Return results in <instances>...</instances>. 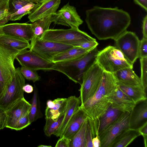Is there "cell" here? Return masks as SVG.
I'll return each instance as SVG.
<instances>
[{
	"label": "cell",
	"mask_w": 147,
	"mask_h": 147,
	"mask_svg": "<svg viewBox=\"0 0 147 147\" xmlns=\"http://www.w3.org/2000/svg\"><path fill=\"white\" fill-rule=\"evenodd\" d=\"M21 66L36 71L53 70L55 63L44 59L30 50L22 51L16 55V59Z\"/></svg>",
	"instance_id": "cell-12"
},
{
	"label": "cell",
	"mask_w": 147,
	"mask_h": 147,
	"mask_svg": "<svg viewBox=\"0 0 147 147\" xmlns=\"http://www.w3.org/2000/svg\"><path fill=\"white\" fill-rule=\"evenodd\" d=\"M124 112L113 108L110 105L105 112L97 119L98 134L117 119Z\"/></svg>",
	"instance_id": "cell-22"
},
{
	"label": "cell",
	"mask_w": 147,
	"mask_h": 147,
	"mask_svg": "<svg viewBox=\"0 0 147 147\" xmlns=\"http://www.w3.org/2000/svg\"><path fill=\"white\" fill-rule=\"evenodd\" d=\"M107 98L113 108L123 112H131L136 104L120 90L117 84L114 90L108 96Z\"/></svg>",
	"instance_id": "cell-15"
},
{
	"label": "cell",
	"mask_w": 147,
	"mask_h": 147,
	"mask_svg": "<svg viewBox=\"0 0 147 147\" xmlns=\"http://www.w3.org/2000/svg\"><path fill=\"white\" fill-rule=\"evenodd\" d=\"M71 140L62 136L57 141L55 147H70Z\"/></svg>",
	"instance_id": "cell-40"
},
{
	"label": "cell",
	"mask_w": 147,
	"mask_h": 147,
	"mask_svg": "<svg viewBox=\"0 0 147 147\" xmlns=\"http://www.w3.org/2000/svg\"><path fill=\"white\" fill-rule=\"evenodd\" d=\"M93 147H100V141L98 136H97L93 138L92 140Z\"/></svg>",
	"instance_id": "cell-46"
},
{
	"label": "cell",
	"mask_w": 147,
	"mask_h": 147,
	"mask_svg": "<svg viewBox=\"0 0 147 147\" xmlns=\"http://www.w3.org/2000/svg\"><path fill=\"white\" fill-rule=\"evenodd\" d=\"M115 45L132 64L139 58L140 41L134 32L126 31L114 40Z\"/></svg>",
	"instance_id": "cell-10"
},
{
	"label": "cell",
	"mask_w": 147,
	"mask_h": 147,
	"mask_svg": "<svg viewBox=\"0 0 147 147\" xmlns=\"http://www.w3.org/2000/svg\"><path fill=\"white\" fill-rule=\"evenodd\" d=\"M147 123V99L136 103L130 112L129 129L138 130Z\"/></svg>",
	"instance_id": "cell-17"
},
{
	"label": "cell",
	"mask_w": 147,
	"mask_h": 147,
	"mask_svg": "<svg viewBox=\"0 0 147 147\" xmlns=\"http://www.w3.org/2000/svg\"><path fill=\"white\" fill-rule=\"evenodd\" d=\"M143 37L147 38V15L144 17L142 21Z\"/></svg>",
	"instance_id": "cell-44"
},
{
	"label": "cell",
	"mask_w": 147,
	"mask_h": 147,
	"mask_svg": "<svg viewBox=\"0 0 147 147\" xmlns=\"http://www.w3.org/2000/svg\"><path fill=\"white\" fill-rule=\"evenodd\" d=\"M31 106V104L24 97L5 111L7 116L6 127L13 129L19 119L29 112Z\"/></svg>",
	"instance_id": "cell-16"
},
{
	"label": "cell",
	"mask_w": 147,
	"mask_h": 147,
	"mask_svg": "<svg viewBox=\"0 0 147 147\" xmlns=\"http://www.w3.org/2000/svg\"><path fill=\"white\" fill-rule=\"evenodd\" d=\"M29 112L23 116L18 121L13 129L16 131L21 130L28 126L31 123L28 117Z\"/></svg>",
	"instance_id": "cell-37"
},
{
	"label": "cell",
	"mask_w": 147,
	"mask_h": 147,
	"mask_svg": "<svg viewBox=\"0 0 147 147\" xmlns=\"http://www.w3.org/2000/svg\"><path fill=\"white\" fill-rule=\"evenodd\" d=\"M64 115L56 119L45 118L46 123L44 131L46 136L50 137L54 135L60 126L63 118Z\"/></svg>",
	"instance_id": "cell-31"
},
{
	"label": "cell",
	"mask_w": 147,
	"mask_h": 147,
	"mask_svg": "<svg viewBox=\"0 0 147 147\" xmlns=\"http://www.w3.org/2000/svg\"><path fill=\"white\" fill-rule=\"evenodd\" d=\"M61 0H43L35 4L28 14V18L32 22L50 15H53L58 8Z\"/></svg>",
	"instance_id": "cell-14"
},
{
	"label": "cell",
	"mask_w": 147,
	"mask_h": 147,
	"mask_svg": "<svg viewBox=\"0 0 147 147\" xmlns=\"http://www.w3.org/2000/svg\"><path fill=\"white\" fill-rule=\"evenodd\" d=\"M20 71L24 78L28 80L35 82L39 81L40 78L36 70L21 66Z\"/></svg>",
	"instance_id": "cell-34"
},
{
	"label": "cell",
	"mask_w": 147,
	"mask_h": 147,
	"mask_svg": "<svg viewBox=\"0 0 147 147\" xmlns=\"http://www.w3.org/2000/svg\"><path fill=\"white\" fill-rule=\"evenodd\" d=\"M136 4L143 9L146 12L147 11V0H133Z\"/></svg>",
	"instance_id": "cell-45"
},
{
	"label": "cell",
	"mask_w": 147,
	"mask_h": 147,
	"mask_svg": "<svg viewBox=\"0 0 147 147\" xmlns=\"http://www.w3.org/2000/svg\"><path fill=\"white\" fill-rule=\"evenodd\" d=\"M16 68L15 73L3 92L0 95V108L6 111L16 102L24 98L23 87L25 79L20 71Z\"/></svg>",
	"instance_id": "cell-6"
},
{
	"label": "cell",
	"mask_w": 147,
	"mask_h": 147,
	"mask_svg": "<svg viewBox=\"0 0 147 147\" xmlns=\"http://www.w3.org/2000/svg\"><path fill=\"white\" fill-rule=\"evenodd\" d=\"M2 26H0V35L3 34L2 30Z\"/></svg>",
	"instance_id": "cell-52"
},
{
	"label": "cell",
	"mask_w": 147,
	"mask_h": 147,
	"mask_svg": "<svg viewBox=\"0 0 147 147\" xmlns=\"http://www.w3.org/2000/svg\"><path fill=\"white\" fill-rule=\"evenodd\" d=\"M103 72V69L95 61L84 72L80 90L81 105L95 94L102 79Z\"/></svg>",
	"instance_id": "cell-8"
},
{
	"label": "cell",
	"mask_w": 147,
	"mask_h": 147,
	"mask_svg": "<svg viewBox=\"0 0 147 147\" xmlns=\"http://www.w3.org/2000/svg\"><path fill=\"white\" fill-rule=\"evenodd\" d=\"M138 131L141 135L143 138L144 144L145 147H147V123H145L143 125L140 127Z\"/></svg>",
	"instance_id": "cell-42"
},
{
	"label": "cell",
	"mask_w": 147,
	"mask_h": 147,
	"mask_svg": "<svg viewBox=\"0 0 147 147\" xmlns=\"http://www.w3.org/2000/svg\"><path fill=\"white\" fill-rule=\"evenodd\" d=\"M2 92L0 87V95L2 94Z\"/></svg>",
	"instance_id": "cell-53"
},
{
	"label": "cell",
	"mask_w": 147,
	"mask_h": 147,
	"mask_svg": "<svg viewBox=\"0 0 147 147\" xmlns=\"http://www.w3.org/2000/svg\"><path fill=\"white\" fill-rule=\"evenodd\" d=\"M30 41L29 50L51 62L56 56L74 47L44 40L34 37Z\"/></svg>",
	"instance_id": "cell-9"
},
{
	"label": "cell",
	"mask_w": 147,
	"mask_h": 147,
	"mask_svg": "<svg viewBox=\"0 0 147 147\" xmlns=\"http://www.w3.org/2000/svg\"><path fill=\"white\" fill-rule=\"evenodd\" d=\"M98 51L96 47L77 59L67 61L55 63L53 70L62 73L76 83L81 85L83 73L96 61Z\"/></svg>",
	"instance_id": "cell-3"
},
{
	"label": "cell",
	"mask_w": 147,
	"mask_h": 147,
	"mask_svg": "<svg viewBox=\"0 0 147 147\" xmlns=\"http://www.w3.org/2000/svg\"><path fill=\"white\" fill-rule=\"evenodd\" d=\"M29 2L23 0H9V12L10 14L16 12Z\"/></svg>",
	"instance_id": "cell-36"
},
{
	"label": "cell",
	"mask_w": 147,
	"mask_h": 147,
	"mask_svg": "<svg viewBox=\"0 0 147 147\" xmlns=\"http://www.w3.org/2000/svg\"><path fill=\"white\" fill-rule=\"evenodd\" d=\"M23 90L24 92L28 93H30L33 91V87L29 84H25L23 87Z\"/></svg>",
	"instance_id": "cell-47"
},
{
	"label": "cell",
	"mask_w": 147,
	"mask_h": 147,
	"mask_svg": "<svg viewBox=\"0 0 147 147\" xmlns=\"http://www.w3.org/2000/svg\"><path fill=\"white\" fill-rule=\"evenodd\" d=\"M9 2L0 8V20L10 14L9 12Z\"/></svg>",
	"instance_id": "cell-43"
},
{
	"label": "cell",
	"mask_w": 147,
	"mask_h": 147,
	"mask_svg": "<svg viewBox=\"0 0 147 147\" xmlns=\"http://www.w3.org/2000/svg\"><path fill=\"white\" fill-rule=\"evenodd\" d=\"M117 84V81L112 74L104 71L102 79L96 91L92 97L80 105L79 109L93 120L99 118L111 105L107 97Z\"/></svg>",
	"instance_id": "cell-2"
},
{
	"label": "cell",
	"mask_w": 147,
	"mask_h": 147,
	"mask_svg": "<svg viewBox=\"0 0 147 147\" xmlns=\"http://www.w3.org/2000/svg\"><path fill=\"white\" fill-rule=\"evenodd\" d=\"M96 62L104 71L113 74L123 68H133V64L115 46H109L98 51Z\"/></svg>",
	"instance_id": "cell-4"
},
{
	"label": "cell",
	"mask_w": 147,
	"mask_h": 147,
	"mask_svg": "<svg viewBox=\"0 0 147 147\" xmlns=\"http://www.w3.org/2000/svg\"><path fill=\"white\" fill-rule=\"evenodd\" d=\"M90 51L78 47H74L56 56L52 62L55 63L73 60L82 57Z\"/></svg>",
	"instance_id": "cell-23"
},
{
	"label": "cell",
	"mask_w": 147,
	"mask_h": 147,
	"mask_svg": "<svg viewBox=\"0 0 147 147\" xmlns=\"http://www.w3.org/2000/svg\"><path fill=\"white\" fill-rule=\"evenodd\" d=\"M86 22L91 33L98 40H115L126 31L131 18L127 11L118 7L97 6L86 11Z\"/></svg>",
	"instance_id": "cell-1"
},
{
	"label": "cell",
	"mask_w": 147,
	"mask_h": 147,
	"mask_svg": "<svg viewBox=\"0 0 147 147\" xmlns=\"http://www.w3.org/2000/svg\"><path fill=\"white\" fill-rule=\"evenodd\" d=\"M141 76L140 78L141 85L146 92L147 88V57L140 59Z\"/></svg>",
	"instance_id": "cell-35"
},
{
	"label": "cell",
	"mask_w": 147,
	"mask_h": 147,
	"mask_svg": "<svg viewBox=\"0 0 147 147\" xmlns=\"http://www.w3.org/2000/svg\"><path fill=\"white\" fill-rule=\"evenodd\" d=\"M112 74L118 83L130 86H142L140 78L135 73L133 68H123Z\"/></svg>",
	"instance_id": "cell-21"
},
{
	"label": "cell",
	"mask_w": 147,
	"mask_h": 147,
	"mask_svg": "<svg viewBox=\"0 0 147 147\" xmlns=\"http://www.w3.org/2000/svg\"><path fill=\"white\" fill-rule=\"evenodd\" d=\"M0 43L20 51L29 49L30 47L29 42L24 39L3 33L0 35Z\"/></svg>",
	"instance_id": "cell-24"
},
{
	"label": "cell",
	"mask_w": 147,
	"mask_h": 147,
	"mask_svg": "<svg viewBox=\"0 0 147 147\" xmlns=\"http://www.w3.org/2000/svg\"><path fill=\"white\" fill-rule=\"evenodd\" d=\"M51 146L45 145H40L38 146V147H51Z\"/></svg>",
	"instance_id": "cell-51"
},
{
	"label": "cell",
	"mask_w": 147,
	"mask_h": 147,
	"mask_svg": "<svg viewBox=\"0 0 147 147\" xmlns=\"http://www.w3.org/2000/svg\"><path fill=\"white\" fill-rule=\"evenodd\" d=\"M140 135L138 130L129 128L122 132L116 137L111 147H126Z\"/></svg>",
	"instance_id": "cell-26"
},
{
	"label": "cell",
	"mask_w": 147,
	"mask_h": 147,
	"mask_svg": "<svg viewBox=\"0 0 147 147\" xmlns=\"http://www.w3.org/2000/svg\"><path fill=\"white\" fill-rule=\"evenodd\" d=\"M9 0H0V8L9 2Z\"/></svg>",
	"instance_id": "cell-49"
},
{
	"label": "cell",
	"mask_w": 147,
	"mask_h": 147,
	"mask_svg": "<svg viewBox=\"0 0 147 147\" xmlns=\"http://www.w3.org/2000/svg\"><path fill=\"white\" fill-rule=\"evenodd\" d=\"M98 44L96 40H95L77 44L73 46L78 47L88 51H90L96 47Z\"/></svg>",
	"instance_id": "cell-39"
},
{
	"label": "cell",
	"mask_w": 147,
	"mask_h": 147,
	"mask_svg": "<svg viewBox=\"0 0 147 147\" xmlns=\"http://www.w3.org/2000/svg\"><path fill=\"white\" fill-rule=\"evenodd\" d=\"M87 118V116L84 112L79 109L69 119L62 136L71 140Z\"/></svg>",
	"instance_id": "cell-20"
},
{
	"label": "cell",
	"mask_w": 147,
	"mask_h": 147,
	"mask_svg": "<svg viewBox=\"0 0 147 147\" xmlns=\"http://www.w3.org/2000/svg\"><path fill=\"white\" fill-rule=\"evenodd\" d=\"M55 105V103L53 100H49L47 101L46 107L49 109H51Z\"/></svg>",
	"instance_id": "cell-48"
},
{
	"label": "cell",
	"mask_w": 147,
	"mask_h": 147,
	"mask_svg": "<svg viewBox=\"0 0 147 147\" xmlns=\"http://www.w3.org/2000/svg\"><path fill=\"white\" fill-rule=\"evenodd\" d=\"M86 133L85 147H93L92 140L93 138L98 135L97 129L92 121H88Z\"/></svg>",
	"instance_id": "cell-32"
},
{
	"label": "cell",
	"mask_w": 147,
	"mask_h": 147,
	"mask_svg": "<svg viewBox=\"0 0 147 147\" xmlns=\"http://www.w3.org/2000/svg\"><path fill=\"white\" fill-rule=\"evenodd\" d=\"M36 0L38 2H39L43 0Z\"/></svg>",
	"instance_id": "cell-54"
},
{
	"label": "cell",
	"mask_w": 147,
	"mask_h": 147,
	"mask_svg": "<svg viewBox=\"0 0 147 147\" xmlns=\"http://www.w3.org/2000/svg\"><path fill=\"white\" fill-rule=\"evenodd\" d=\"M139 56L140 59L147 57V38L143 37L140 41Z\"/></svg>",
	"instance_id": "cell-38"
},
{
	"label": "cell",
	"mask_w": 147,
	"mask_h": 147,
	"mask_svg": "<svg viewBox=\"0 0 147 147\" xmlns=\"http://www.w3.org/2000/svg\"><path fill=\"white\" fill-rule=\"evenodd\" d=\"M32 3H38L37 1L36 0H23Z\"/></svg>",
	"instance_id": "cell-50"
},
{
	"label": "cell",
	"mask_w": 147,
	"mask_h": 147,
	"mask_svg": "<svg viewBox=\"0 0 147 147\" xmlns=\"http://www.w3.org/2000/svg\"><path fill=\"white\" fill-rule=\"evenodd\" d=\"M35 5L34 3L29 2L16 12L11 14L10 20H20L23 16L30 13Z\"/></svg>",
	"instance_id": "cell-33"
},
{
	"label": "cell",
	"mask_w": 147,
	"mask_h": 147,
	"mask_svg": "<svg viewBox=\"0 0 147 147\" xmlns=\"http://www.w3.org/2000/svg\"><path fill=\"white\" fill-rule=\"evenodd\" d=\"M118 87L136 103L147 99V93L142 86H130L117 83Z\"/></svg>",
	"instance_id": "cell-25"
},
{
	"label": "cell",
	"mask_w": 147,
	"mask_h": 147,
	"mask_svg": "<svg viewBox=\"0 0 147 147\" xmlns=\"http://www.w3.org/2000/svg\"><path fill=\"white\" fill-rule=\"evenodd\" d=\"M81 102L79 97L72 96L67 98L66 108L62 122L54 134L57 137H61L69 121L74 114L79 109Z\"/></svg>",
	"instance_id": "cell-19"
},
{
	"label": "cell",
	"mask_w": 147,
	"mask_h": 147,
	"mask_svg": "<svg viewBox=\"0 0 147 147\" xmlns=\"http://www.w3.org/2000/svg\"><path fill=\"white\" fill-rule=\"evenodd\" d=\"M53 22L71 28H78L83 21L78 15L76 7L70 5L69 2L52 15Z\"/></svg>",
	"instance_id": "cell-13"
},
{
	"label": "cell",
	"mask_w": 147,
	"mask_h": 147,
	"mask_svg": "<svg viewBox=\"0 0 147 147\" xmlns=\"http://www.w3.org/2000/svg\"><path fill=\"white\" fill-rule=\"evenodd\" d=\"M130 112H124L114 122L98 134L100 147H111L116 137L129 128Z\"/></svg>",
	"instance_id": "cell-11"
},
{
	"label": "cell",
	"mask_w": 147,
	"mask_h": 147,
	"mask_svg": "<svg viewBox=\"0 0 147 147\" xmlns=\"http://www.w3.org/2000/svg\"><path fill=\"white\" fill-rule=\"evenodd\" d=\"M53 101L55 105L53 108L49 109L46 107L45 117L56 119L64 115L66 107L67 98H58Z\"/></svg>",
	"instance_id": "cell-27"
},
{
	"label": "cell",
	"mask_w": 147,
	"mask_h": 147,
	"mask_svg": "<svg viewBox=\"0 0 147 147\" xmlns=\"http://www.w3.org/2000/svg\"><path fill=\"white\" fill-rule=\"evenodd\" d=\"M7 120V116L6 111L0 108V130L6 127Z\"/></svg>",
	"instance_id": "cell-41"
},
{
	"label": "cell",
	"mask_w": 147,
	"mask_h": 147,
	"mask_svg": "<svg viewBox=\"0 0 147 147\" xmlns=\"http://www.w3.org/2000/svg\"><path fill=\"white\" fill-rule=\"evenodd\" d=\"M87 119V118L83 123L78 131L71 139L70 147H85Z\"/></svg>",
	"instance_id": "cell-30"
},
{
	"label": "cell",
	"mask_w": 147,
	"mask_h": 147,
	"mask_svg": "<svg viewBox=\"0 0 147 147\" xmlns=\"http://www.w3.org/2000/svg\"><path fill=\"white\" fill-rule=\"evenodd\" d=\"M41 39L74 46L83 42L96 40L78 28L67 29H49L44 33Z\"/></svg>",
	"instance_id": "cell-5"
},
{
	"label": "cell",
	"mask_w": 147,
	"mask_h": 147,
	"mask_svg": "<svg viewBox=\"0 0 147 147\" xmlns=\"http://www.w3.org/2000/svg\"><path fill=\"white\" fill-rule=\"evenodd\" d=\"M34 92L30 108L28 113V117L30 123L34 122L38 119L43 116L41 111L40 101L38 90L34 85Z\"/></svg>",
	"instance_id": "cell-29"
},
{
	"label": "cell",
	"mask_w": 147,
	"mask_h": 147,
	"mask_svg": "<svg viewBox=\"0 0 147 147\" xmlns=\"http://www.w3.org/2000/svg\"><path fill=\"white\" fill-rule=\"evenodd\" d=\"M21 51L0 43V87L2 93L15 73L14 61Z\"/></svg>",
	"instance_id": "cell-7"
},
{
	"label": "cell",
	"mask_w": 147,
	"mask_h": 147,
	"mask_svg": "<svg viewBox=\"0 0 147 147\" xmlns=\"http://www.w3.org/2000/svg\"><path fill=\"white\" fill-rule=\"evenodd\" d=\"M3 34L24 39L29 42L34 37V35L31 24L26 23H13L2 26Z\"/></svg>",
	"instance_id": "cell-18"
},
{
	"label": "cell",
	"mask_w": 147,
	"mask_h": 147,
	"mask_svg": "<svg viewBox=\"0 0 147 147\" xmlns=\"http://www.w3.org/2000/svg\"><path fill=\"white\" fill-rule=\"evenodd\" d=\"M53 15H50L39 19L31 24L34 37L40 39L44 32L49 29L53 22Z\"/></svg>",
	"instance_id": "cell-28"
}]
</instances>
